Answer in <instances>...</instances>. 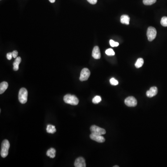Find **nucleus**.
I'll return each mask as SVG.
<instances>
[{
    "label": "nucleus",
    "mask_w": 167,
    "mask_h": 167,
    "mask_svg": "<svg viewBox=\"0 0 167 167\" xmlns=\"http://www.w3.org/2000/svg\"><path fill=\"white\" fill-rule=\"evenodd\" d=\"M110 82L111 84V85H113V86H117V85L118 84V80H116V79H115L113 78L110 79Z\"/></svg>",
    "instance_id": "nucleus-22"
},
{
    "label": "nucleus",
    "mask_w": 167,
    "mask_h": 167,
    "mask_svg": "<svg viewBox=\"0 0 167 167\" xmlns=\"http://www.w3.org/2000/svg\"><path fill=\"white\" fill-rule=\"evenodd\" d=\"M110 45L112 47H116L118 46L119 45V43L117 42L114 41L113 40H111L110 41Z\"/></svg>",
    "instance_id": "nucleus-23"
},
{
    "label": "nucleus",
    "mask_w": 167,
    "mask_h": 167,
    "mask_svg": "<svg viewBox=\"0 0 167 167\" xmlns=\"http://www.w3.org/2000/svg\"><path fill=\"white\" fill-rule=\"evenodd\" d=\"M156 1V0H143V3L145 5H151Z\"/></svg>",
    "instance_id": "nucleus-18"
},
{
    "label": "nucleus",
    "mask_w": 167,
    "mask_h": 167,
    "mask_svg": "<svg viewBox=\"0 0 167 167\" xmlns=\"http://www.w3.org/2000/svg\"><path fill=\"white\" fill-rule=\"evenodd\" d=\"M92 56L95 59H99L101 58V53L98 46H95L94 47L92 51Z\"/></svg>",
    "instance_id": "nucleus-11"
},
{
    "label": "nucleus",
    "mask_w": 167,
    "mask_h": 167,
    "mask_svg": "<svg viewBox=\"0 0 167 167\" xmlns=\"http://www.w3.org/2000/svg\"><path fill=\"white\" fill-rule=\"evenodd\" d=\"M161 24L163 26L167 27V17L164 16L161 21Z\"/></svg>",
    "instance_id": "nucleus-20"
},
{
    "label": "nucleus",
    "mask_w": 167,
    "mask_h": 167,
    "mask_svg": "<svg viewBox=\"0 0 167 167\" xmlns=\"http://www.w3.org/2000/svg\"><path fill=\"white\" fill-rule=\"evenodd\" d=\"M90 138L91 140L98 142V143H103L105 141V138H103V136H102V135H99L91 133L90 136Z\"/></svg>",
    "instance_id": "nucleus-8"
},
{
    "label": "nucleus",
    "mask_w": 167,
    "mask_h": 167,
    "mask_svg": "<svg viewBox=\"0 0 167 167\" xmlns=\"http://www.w3.org/2000/svg\"><path fill=\"white\" fill-rule=\"evenodd\" d=\"M156 34H157V32L155 28L152 26L148 27L147 32V36L148 41H153L156 37Z\"/></svg>",
    "instance_id": "nucleus-4"
},
{
    "label": "nucleus",
    "mask_w": 167,
    "mask_h": 167,
    "mask_svg": "<svg viewBox=\"0 0 167 167\" xmlns=\"http://www.w3.org/2000/svg\"><path fill=\"white\" fill-rule=\"evenodd\" d=\"M130 18L127 15H122L120 18V21L124 24L129 25Z\"/></svg>",
    "instance_id": "nucleus-13"
},
{
    "label": "nucleus",
    "mask_w": 167,
    "mask_h": 167,
    "mask_svg": "<svg viewBox=\"0 0 167 167\" xmlns=\"http://www.w3.org/2000/svg\"><path fill=\"white\" fill-rule=\"evenodd\" d=\"M90 71L88 69V68H84L81 71L80 77H79V80L81 81H84L87 80L90 76Z\"/></svg>",
    "instance_id": "nucleus-6"
},
{
    "label": "nucleus",
    "mask_w": 167,
    "mask_h": 167,
    "mask_svg": "<svg viewBox=\"0 0 167 167\" xmlns=\"http://www.w3.org/2000/svg\"><path fill=\"white\" fill-rule=\"evenodd\" d=\"M50 2H51V3H54L55 1V0H49Z\"/></svg>",
    "instance_id": "nucleus-27"
},
{
    "label": "nucleus",
    "mask_w": 167,
    "mask_h": 167,
    "mask_svg": "<svg viewBox=\"0 0 167 167\" xmlns=\"http://www.w3.org/2000/svg\"><path fill=\"white\" fill-rule=\"evenodd\" d=\"M158 92V89L157 87L153 86L151 87L149 90L146 92V96L148 98H152L156 96Z\"/></svg>",
    "instance_id": "nucleus-9"
},
{
    "label": "nucleus",
    "mask_w": 167,
    "mask_h": 167,
    "mask_svg": "<svg viewBox=\"0 0 167 167\" xmlns=\"http://www.w3.org/2000/svg\"><path fill=\"white\" fill-rule=\"evenodd\" d=\"M144 63V61L142 58L138 59V60L136 61V63L135 64L136 68H139L142 67L143 66V64Z\"/></svg>",
    "instance_id": "nucleus-17"
},
{
    "label": "nucleus",
    "mask_w": 167,
    "mask_h": 167,
    "mask_svg": "<svg viewBox=\"0 0 167 167\" xmlns=\"http://www.w3.org/2000/svg\"><path fill=\"white\" fill-rule=\"evenodd\" d=\"M102 99L100 96H96L92 99V103L95 104H97L101 102Z\"/></svg>",
    "instance_id": "nucleus-19"
},
{
    "label": "nucleus",
    "mask_w": 167,
    "mask_h": 167,
    "mask_svg": "<svg viewBox=\"0 0 167 167\" xmlns=\"http://www.w3.org/2000/svg\"><path fill=\"white\" fill-rule=\"evenodd\" d=\"M28 91L25 88H21L19 92V101L21 103L24 104L26 103L28 100Z\"/></svg>",
    "instance_id": "nucleus-3"
},
{
    "label": "nucleus",
    "mask_w": 167,
    "mask_h": 167,
    "mask_svg": "<svg viewBox=\"0 0 167 167\" xmlns=\"http://www.w3.org/2000/svg\"><path fill=\"white\" fill-rule=\"evenodd\" d=\"M55 154H56V151L54 148H50L46 152L47 156H49L51 158H54L55 157Z\"/></svg>",
    "instance_id": "nucleus-15"
},
{
    "label": "nucleus",
    "mask_w": 167,
    "mask_h": 167,
    "mask_svg": "<svg viewBox=\"0 0 167 167\" xmlns=\"http://www.w3.org/2000/svg\"><path fill=\"white\" fill-rule=\"evenodd\" d=\"M8 86L9 85L7 82H2L0 84V94H1L4 93V91L7 90Z\"/></svg>",
    "instance_id": "nucleus-14"
},
{
    "label": "nucleus",
    "mask_w": 167,
    "mask_h": 167,
    "mask_svg": "<svg viewBox=\"0 0 167 167\" xmlns=\"http://www.w3.org/2000/svg\"><path fill=\"white\" fill-rule=\"evenodd\" d=\"M46 130L47 133H51V134H54L56 131L55 126L51 125V124H49L47 125Z\"/></svg>",
    "instance_id": "nucleus-16"
},
{
    "label": "nucleus",
    "mask_w": 167,
    "mask_h": 167,
    "mask_svg": "<svg viewBox=\"0 0 167 167\" xmlns=\"http://www.w3.org/2000/svg\"><path fill=\"white\" fill-rule=\"evenodd\" d=\"M90 131L91 133L99 135H103L106 133V130L104 129L95 125H92L91 127Z\"/></svg>",
    "instance_id": "nucleus-5"
},
{
    "label": "nucleus",
    "mask_w": 167,
    "mask_h": 167,
    "mask_svg": "<svg viewBox=\"0 0 167 167\" xmlns=\"http://www.w3.org/2000/svg\"><path fill=\"white\" fill-rule=\"evenodd\" d=\"M124 103L129 107H135L137 105V100L132 96L127 97L124 100Z\"/></svg>",
    "instance_id": "nucleus-7"
},
{
    "label": "nucleus",
    "mask_w": 167,
    "mask_h": 167,
    "mask_svg": "<svg viewBox=\"0 0 167 167\" xmlns=\"http://www.w3.org/2000/svg\"><path fill=\"white\" fill-rule=\"evenodd\" d=\"M21 59L20 57H17L16 58V60L14 61V62L13 63V69L15 71H17L19 69V64L21 62Z\"/></svg>",
    "instance_id": "nucleus-12"
},
{
    "label": "nucleus",
    "mask_w": 167,
    "mask_h": 167,
    "mask_svg": "<svg viewBox=\"0 0 167 167\" xmlns=\"http://www.w3.org/2000/svg\"><path fill=\"white\" fill-rule=\"evenodd\" d=\"M12 53H9L7 54V58L9 60H11L12 58Z\"/></svg>",
    "instance_id": "nucleus-24"
},
{
    "label": "nucleus",
    "mask_w": 167,
    "mask_h": 167,
    "mask_svg": "<svg viewBox=\"0 0 167 167\" xmlns=\"http://www.w3.org/2000/svg\"><path fill=\"white\" fill-rule=\"evenodd\" d=\"M10 148V143L8 140L5 139L1 143V156L3 158L7 156L9 154V148Z\"/></svg>",
    "instance_id": "nucleus-2"
},
{
    "label": "nucleus",
    "mask_w": 167,
    "mask_h": 167,
    "mask_svg": "<svg viewBox=\"0 0 167 167\" xmlns=\"http://www.w3.org/2000/svg\"><path fill=\"white\" fill-rule=\"evenodd\" d=\"M119 167L118 166H114L113 167Z\"/></svg>",
    "instance_id": "nucleus-28"
},
{
    "label": "nucleus",
    "mask_w": 167,
    "mask_h": 167,
    "mask_svg": "<svg viewBox=\"0 0 167 167\" xmlns=\"http://www.w3.org/2000/svg\"><path fill=\"white\" fill-rule=\"evenodd\" d=\"M64 101L66 103L73 105L77 106L79 102L78 98L74 95L66 94L64 96Z\"/></svg>",
    "instance_id": "nucleus-1"
},
{
    "label": "nucleus",
    "mask_w": 167,
    "mask_h": 167,
    "mask_svg": "<svg viewBox=\"0 0 167 167\" xmlns=\"http://www.w3.org/2000/svg\"><path fill=\"white\" fill-rule=\"evenodd\" d=\"M18 54V53L17 51H14L13 52H12L13 57L14 58H16L17 57Z\"/></svg>",
    "instance_id": "nucleus-25"
},
{
    "label": "nucleus",
    "mask_w": 167,
    "mask_h": 167,
    "mask_svg": "<svg viewBox=\"0 0 167 167\" xmlns=\"http://www.w3.org/2000/svg\"><path fill=\"white\" fill-rule=\"evenodd\" d=\"M74 166L76 167H86V164L85 159L82 157H78L75 160Z\"/></svg>",
    "instance_id": "nucleus-10"
},
{
    "label": "nucleus",
    "mask_w": 167,
    "mask_h": 167,
    "mask_svg": "<svg viewBox=\"0 0 167 167\" xmlns=\"http://www.w3.org/2000/svg\"><path fill=\"white\" fill-rule=\"evenodd\" d=\"M106 54L108 56H113L115 55V52L111 49H108L106 51Z\"/></svg>",
    "instance_id": "nucleus-21"
},
{
    "label": "nucleus",
    "mask_w": 167,
    "mask_h": 167,
    "mask_svg": "<svg viewBox=\"0 0 167 167\" xmlns=\"http://www.w3.org/2000/svg\"><path fill=\"white\" fill-rule=\"evenodd\" d=\"M87 1L91 4H97V1H98V0H87Z\"/></svg>",
    "instance_id": "nucleus-26"
}]
</instances>
